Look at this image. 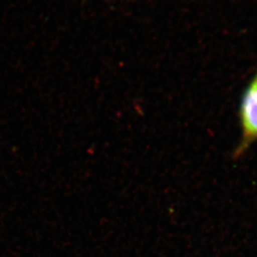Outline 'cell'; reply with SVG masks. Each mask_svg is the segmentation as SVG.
<instances>
[{
  "label": "cell",
  "mask_w": 257,
  "mask_h": 257,
  "mask_svg": "<svg viewBox=\"0 0 257 257\" xmlns=\"http://www.w3.org/2000/svg\"><path fill=\"white\" fill-rule=\"evenodd\" d=\"M238 119L240 140L233 157L239 158L257 142V66L255 74L243 91L240 99Z\"/></svg>",
  "instance_id": "obj_1"
}]
</instances>
